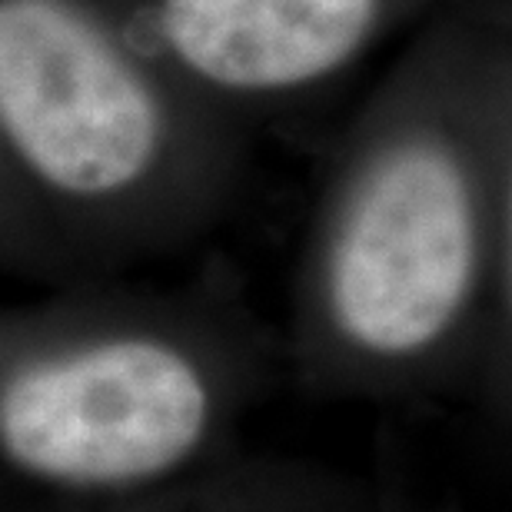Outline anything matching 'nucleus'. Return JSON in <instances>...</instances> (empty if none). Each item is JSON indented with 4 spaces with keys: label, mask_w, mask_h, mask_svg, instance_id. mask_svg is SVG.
Instances as JSON below:
<instances>
[{
    "label": "nucleus",
    "mask_w": 512,
    "mask_h": 512,
    "mask_svg": "<svg viewBox=\"0 0 512 512\" xmlns=\"http://www.w3.org/2000/svg\"><path fill=\"white\" fill-rule=\"evenodd\" d=\"M253 130L147 57L107 0H0V260L117 280L217 230Z\"/></svg>",
    "instance_id": "2"
},
{
    "label": "nucleus",
    "mask_w": 512,
    "mask_h": 512,
    "mask_svg": "<svg viewBox=\"0 0 512 512\" xmlns=\"http://www.w3.org/2000/svg\"><path fill=\"white\" fill-rule=\"evenodd\" d=\"M506 0H446L326 160L286 370L316 396L469 389L493 303L509 147Z\"/></svg>",
    "instance_id": "1"
},
{
    "label": "nucleus",
    "mask_w": 512,
    "mask_h": 512,
    "mask_svg": "<svg viewBox=\"0 0 512 512\" xmlns=\"http://www.w3.org/2000/svg\"><path fill=\"white\" fill-rule=\"evenodd\" d=\"M330 512H373V509H370V506H363L356 496H350V499H343L340 506H333Z\"/></svg>",
    "instance_id": "7"
},
{
    "label": "nucleus",
    "mask_w": 512,
    "mask_h": 512,
    "mask_svg": "<svg viewBox=\"0 0 512 512\" xmlns=\"http://www.w3.org/2000/svg\"><path fill=\"white\" fill-rule=\"evenodd\" d=\"M140 50L240 127L313 107L446 0H107Z\"/></svg>",
    "instance_id": "4"
},
{
    "label": "nucleus",
    "mask_w": 512,
    "mask_h": 512,
    "mask_svg": "<svg viewBox=\"0 0 512 512\" xmlns=\"http://www.w3.org/2000/svg\"><path fill=\"white\" fill-rule=\"evenodd\" d=\"M280 366L223 276L57 286L0 320V463L54 506L163 493L230 463Z\"/></svg>",
    "instance_id": "3"
},
{
    "label": "nucleus",
    "mask_w": 512,
    "mask_h": 512,
    "mask_svg": "<svg viewBox=\"0 0 512 512\" xmlns=\"http://www.w3.org/2000/svg\"><path fill=\"white\" fill-rule=\"evenodd\" d=\"M340 483L293 463H240L153 496L50 506V512H330L350 499Z\"/></svg>",
    "instance_id": "5"
},
{
    "label": "nucleus",
    "mask_w": 512,
    "mask_h": 512,
    "mask_svg": "<svg viewBox=\"0 0 512 512\" xmlns=\"http://www.w3.org/2000/svg\"><path fill=\"white\" fill-rule=\"evenodd\" d=\"M506 4H509V7H512V0H506Z\"/></svg>",
    "instance_id": "8"
},
{
    "label": "nucleus",
    "mask_w": 512,
    "mask_h": 512,
    "mask_svg": "<svg viewBox=\"0 0 512 512\" xmlns=\"http://www.w3.org/2000/svg\"><path fill=\"white\" fill-rule=\"evenodd\" d=\"M466 393H473L486 433L496 449L512 459V50H509V147H506V190H503V230H499V256L493 303L483 350Z\"/></svg>",
    "instance_id": "6"
}]
</instances>
